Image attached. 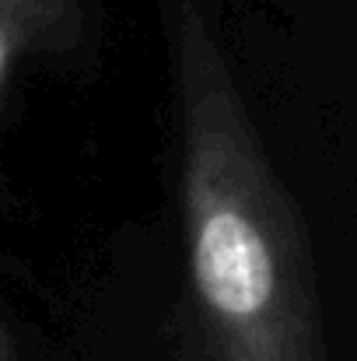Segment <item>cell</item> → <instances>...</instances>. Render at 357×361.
<instances>
[{
    "mask_svg": "<svg viewBox=\"0 0 357 361\" xmlns=\"http://www.w3.org/2000/svg\"><path fill=\"white\" fill-rule=\"evenodd\" d=\"M182 211L203 361H326L301 221L228 60L193 4L175 14Z\"/></svg>",
    "mask_w": 357,
    "mask_h": 361,
    "instance_id": "obj_1",
    "label": "cell"
},
{
    "mask_svg": "<svg viewBox=\"0 0 357 361\" xmlns=\"http://www.w3.org/2000/svg\"><path fill=\"white\" fill-rule=\"evenodd\" d=\"M4 67H7V35L0 32V74H4Z\"/></svg>",
    "mask_w": 357,
    "mask_h": 361,
    "instance_id": "obj_2",
    "label": "cell"
},
{
    "mask_svg": "<svg viewBox=\"0 0 357 361\" xmlns=\"http://www.w3.org/2000/svg\"><path fill=\"white\" fill-rule=\"evenodd\" d=\"M0 361H7V344H4V337H0Z\"/></svg>",
    "mask_w": 357,
    "mask_h": 361,
    "instance_id": "obj_3",
    "label": "cell"
}]
</instances>
